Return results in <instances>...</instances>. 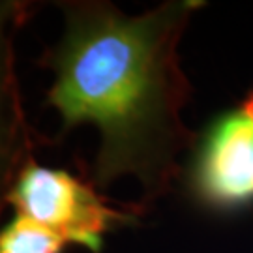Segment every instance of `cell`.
I'll list each match as a JSON object with an SVG mask.
<instances>
[{"mask_svg":"<svg viewBox=\"0 0 253 253\" xmlns=\"http://www.w3.org/2000/svg\"><path fill=\"white\" fill-rule=\"evenodd\" d=\"M30 13V2L0 0V216L8 207L13 182L34 160L38 145L36 133L27 122L15 72V34Z\"/></svg>","mask_w":253,"mask_h":253,"instance_id":"277c9868","label":"cell"},{"mask_svg":"<svg viewBox=\"0 0 253 253\" xmlns=\"http://www.w3.org/2000/svg\"><path fill=\"white\" fill-rule=\"evenodd\" d=\"M203 6L171 0L127 17L109 2L60 4L64 36L42 58L54 72L47 105L60 113L62 133L83 122L98 127L94 186L135 176L146 205L178 178V156L197 139L182 120L191 84L180 68L178 43Z\"/></svg>","mask_w":253,"mask_h":253,"instance_id":"6da1fadb","label":"cell"},{"mask_svg":"<svg viewBox=\"0 0 253 253\" xmlns=\"http://www.w3.org/2000/svg\"><path fill=\"white\" fill-rule=\"evenodd\" d=\"M68 246L53 231L19 214L0 229V253H64Z\"/></svg>","mask_w":253,"mask_h":253,"instance_id":"5b68a950","label":"cell"},{"mask_svg":"<svg viewBox=\"0 0 253 253\" xmlns=\"http://www.w3.org/2000/svg\"><path fill=\"white\" fill-rule=\"evenodd\" d=\"M8 205L15 214L53 231L70 246L101 253L109 233L137 221L135 210L111 207L94 184L64 169L28 162L13 182Z\"/></svg>","mask_w":253,"mask_h":253,"instance_id":"7a4b0ae2","label":"cell"},{"mask_svg":"<svg viewBox=\"0 0 253 253\" xmlns=\"http://www.w3.org/2000/svg\"><path fill=\"white\" fill-rule=\"evenodd\" d=\"M186 169L193 203L231 214L253 207V90L197 135Z\"/></svg>","mask_w":253,"mask_h":253,"instance_id":"3957f363","label":"cell"}]
</instances>
